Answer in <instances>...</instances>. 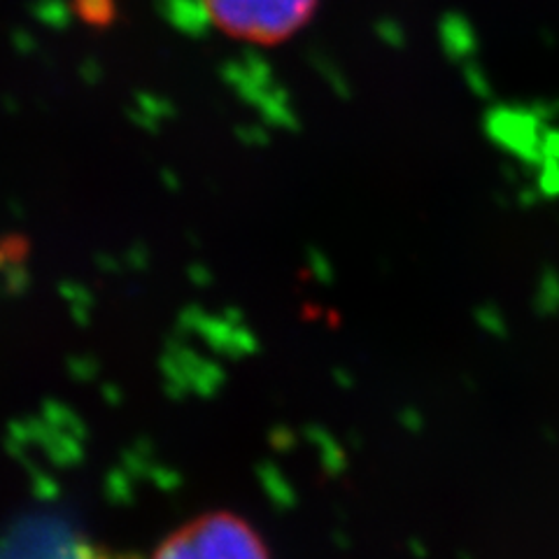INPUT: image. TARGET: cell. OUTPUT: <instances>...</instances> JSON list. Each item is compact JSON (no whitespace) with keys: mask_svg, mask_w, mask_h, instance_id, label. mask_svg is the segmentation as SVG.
I'll return each mask as SVG.
<instances>
[{"mask_svg":"<svg viewBox=\"0 0 559 559\" xmlns=\"http://www.w3.org/2000/svg\"><path fill=\"white\" fill-rule=\"evenodd\" d=\"M173 24L189 33L273 47L294 38L318 12L320 0H164Z\"/></svg>","mask_w":559,"mask_h":559,"instance_id":"1","label":"cell"},{"mask_svg":"<svg viewBox=\"0 0 559 559\" xmlns=\"http://www.w3.org/2000/svg\"><path fill=\"white\" fill-rule=\"evenodd\" d=\"M150 559H273L254 524L234 511H207L175 527Z\"/></svg>","mask_w":559,"mask_h":559,"instance_id":"2","label":"cell"}]
</instances>
